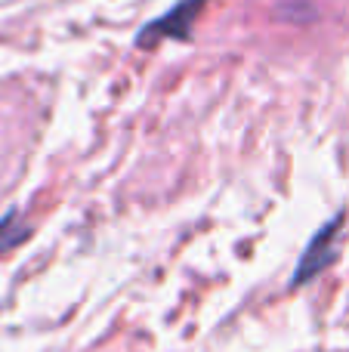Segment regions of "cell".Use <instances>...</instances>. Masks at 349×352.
<instances>
[{"label": "cell", "instance_id": "3", "mask_svg": "<svg viewBox=\"0 0 349 352\" xmlns=\"http://www.w3.org/2000/svg\"><path fill=\"white\" fill-rule=\"evenodd\" d=\"M28 235L31 232H28V226H22L19 210H10L3 219H0V256L10 254V250H16Z\"/></svg>", "mask_w": 349, "mask_h": 352}, {"label": "cell", "instance_id": "1", "mask_svg": "<svg viewBox=\"0 0 349 352\" xmlns=\"http://www.w3.org/2000/svg\"><path fill=\"white\" fill-rule=\"evenodd\" d=\"M340 229H344V217H334L328 226H322L315 232V238L306 244L303 250L300 263H297L294 275H291V285L300 287V285H309L315 275H322L334 260H337V250H340Z\"/></svg>", "mask_w": 349, "mask_h": 352}, {"label": "cell", "instance_id": "2", "mask_svg": "<svg viewBox=\"0 0 349 352\" xmlns=\"http://www.w3.org/2000/svg\"><path fill=\"white\" fill-rule=\"evenodd\" d=\"M201 6V0H185L183 6H177V10H170L164 19H158V22H152L146 31L139 34V43H146L148 37L152 41H158L161 34H185V28H189V22H192V12Z\"/></svg>", "mask_w": 349, "mask_h": 352}]
</instances>
